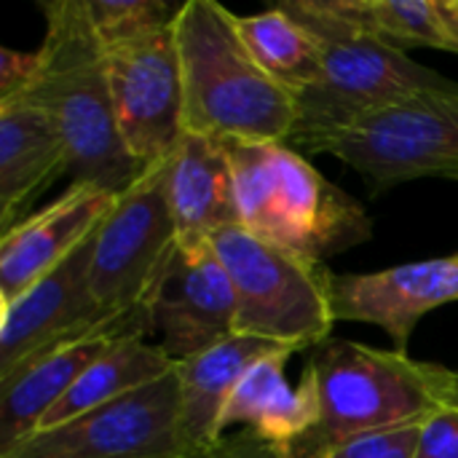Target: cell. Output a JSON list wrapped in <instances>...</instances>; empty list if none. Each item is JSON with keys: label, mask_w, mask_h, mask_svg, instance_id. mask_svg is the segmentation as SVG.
<instances>
[{"label": "cell", "mask_w": 458, "mask_h": 458, "mask_svg": "<svg viewBox=\"0 0 458 458\" xmlns=\"http://www.w3.org/2000/svg\"><path fill=\"white\" fill-rule=\"evenodd\" d=\"M148 335V309L107 314L35 352L21 368L0 381V456L38 432L40 421L75 386V381L118 341Z\"/></svg>", "instance_id": "11"}, {"label": "cell", "mask_w": 458, "mask_h": 458, "mask_svg": "<svg viewBox=\"0 0 458 458\" xmlns=\"http://www.w3.org/2000/svg\"><path fill=\"white\" fill-rule=\"evenodd\" d=\"M290 357L293 352L268 354L244 373L225 405L220 421L223 432L244 424L250 427V432L290 451L317 427V389L309 376H303L298 386H290L284 376Z\"/></svg>", "instance_id": "19"}, {"label": "cell", "mask_w": 458, "mask_h": 458, "mask_svg": "<svg viewBox=\"0 0 458 458\" xmlns=\"http://www.w3.org/2000/svg\"><path fill=\"white\" fill-rule=\"evenodd\" d=\"M233 24L252 59L295 97L317 83L322 70L319 43L282 5L252 16H233Z\"/></svg>", "instance_id": "21"}, {"label": "cell", "mask_w": 458, "mask_h": 458, "mask_svg": "<svg viewBox=\"0 0 458 458\" xmlns=\"http://www.w3.org/2000/svg\"><path fill=\"white\" fill-rule=\"evenodd\" d=\"M105 56L115 121L129 156L142 166L169 158L185 134V97L174 30L166 27L115 46Z\"/></svg>", "instance_id": "10"}, {"label": "cell", "mask_w": 458, "mask_h": 458, "mask_svg": "<svg viewBox=\"0 0 458 458\" xmlns=\"http://www.w3.org/2000/svg\"><path fill=\"white\" fill-rule=\"evenodd\" d=\"M220 443H223V440H220ZM217 448H220V445H217ZM209 458H217V451H215V454H212V456Z\"/></svg>", "instance_id": "28"}, {"label": "cell", "mask_w": 458, "mask_h": 458, "mask_svg": "<svg viewBox=\"0 0 458 458\" xmlns=\"http://www.w3.org/2000/svg\"><path fill=\"white\" fill-rule=\"evenodd\" d=\"M458 303V252L370 274H330L335 322L381 327L405 352L419 319Z\"/></svg>", "instance_id": "13"}, {"label": "cell", "mask_w": 458, "mask_h": 458, "mask_svg": "<svg viewBox=\"0 0 458 458\" xmlns=\"http://www.w3.org/2000/svg\"><path fill=\"white\" fill-rule=\"evenodd\" d=\"M166 199L180 247L209 242L239 225L233 180L223 140L185 131L166 158Z\"/></svg>", "instance_id": "16"}, {"label": "cell", "mask_w": 458, "mask_h": 458, "mask_svg": "<svg viewBox=\"0 0 458 458\" xmlns=\"http://www.w3.org/2000/svg\"><path fill=\"white\" fill-rule=\"evenodd\" d=\"M94 236L97 231L43 279H38L13 301L3 303L0 381L51 341L107 317L91 298Z\"/></svg>", "instance_id": "14"}, {"label": "cell", "mask_w": 458, "mask_h": 458, "mask_svg": "<svg viewBox=\"0 0 458 458\" xmlns=\"http://www.w3.org/2000/svg\"><path fill=\"white\" fill-rule=\"evenodd\" d=\"M419 437H421V424L378 429L344 440L314 458H416Z\"/></svg>", "instance_id": "24"}, {"label": "cell", "mask_w": 458, "mask_h": 458, "mask_svg": "<svg viewBox=\"0 0 458 458\" xmlns=\"http://www.w3.org/2000/svg\"><path fill=\"white\" fill-rule=\"evenodd\" d=\"M105 51L172 27L177 8L164 0H83Z\"/></svg>", "instance_id": "23"}, {"label": "cell", "mask_w": 458, "mask_h": 458, "mask_svg": "<svg viewBox=\"0 0 458 458\" xmlns=\"http://www.w3.org/2000/svg\"><path fill=\"white\" fill-rule=\"evenodd\" d=\"M38 75V51H0V99L24 94Z\"/></svg>", "instance_id": "26"}, {"label": "cell", "mask_w": 458, "mask_h": 458, "mask_svg": "<svg viewBox=\"0 0 458 458\" xmlns=\"http://www.w3.org/2000/svg\"><path fill=\"white\" fill-rule=\"evenodd\" d=\"M67 172V153L46 110L27 94L0 99V228L16 225L27 204Z\"/></svg>", "instance_id": "17"}, {"label": "cell", "mask_w": 458, "mask_h": 458, "mask_svg": "<svg viewBox=\"0 0 458 458\" xmlns=\"http://www.w3.org/2000/svg\"><path fill=\"white\" fill-rule=\"evenodd\" d=\"M115 199L118 193L97 185H70L64 196L0 233V301H13L75 252L99 228Z\"/></svg>", "instance_id": "15"}, {"label": "cell", "mask_w": 458, "mask_h": 458, "mask_svg": "<svg viewBox=\"0 0 458 458\" xmlns=\"http://www.w3.org/2000/svg\"><path fill=\"white\" fill-rule=\"evenodd\" d=\"M282 8L317 38L322 51L317 83L298 94L293 148L405 99L458 86V81L416 62L408 51L368 30L349 0H293L282 3Z\"/></svg>", "instance_id": "3"}, {"label": "cell", "mask_w": 458, "mask_h": 458, "mask_svg": "<svg viewBox=\"0 0 458 458\" xmlns=\"http://www.w3.org/2000/svg\"><path fill=\"white\" fill-rule=\"evenodd\" d=\"M354 16L386 43L458 54L454 0H349Z\"/></svg>", "instance_id": "22"}, {"label": "cell", "mask_w": 458, "mask_h": 458, "mask_svg": "<svg viewBox=\"0 0 458 458\" xmlns=\"http://www.w3.org/2000/svg\"><path fill=\"white\" fill-rule=\"evenodd\" d=\"M150 338L185 362L236 335L233 284L212 244L180 247L145 301Z\"/></svg>", "instance_id": "12"}, {"label": "cell", "mask_w": 458, "mask_h": 458, "mask_svg": "<svg viewBox=\"0 0 458 458\" xmlns=\"http://www.w3.org/2000/svg\"><path fill=\"white\" fill-rule=\"evenodd\" d=\"M46 35L38 46V75L24 91L62 137L72 185L126 191L140 174L118 131L107 56L86 13L83 0L40 5Z\"/></svg>", "instance_id": "1"}, {"label": "cell", "mask_w": 458, "mask_h": 458, "mask_svg": "<svg viewBox=\"0 0 458 458\" xmlns=\"http://www.w3.org/2000/svg\"><path fill=\"white\" fill-rule=\"evenodd\" d=\"M233 16L215 0H188L174 16L185 131L215 140L290 142L298 97L247 51Z\"/></svg>", "instance_id": "2"}, {"label": "cell", "mask_w": 458, "mask_h": 458, "mask_svg": "<svg viewBox=\"0 0 458 458\" xmlns=\"http://www.w3.org/2000/svg\"><path fill=\"white\" fill-rule=\"evenodd\" d=\"M236 295V333L303 352L327 344L335 325L330 268L242 225L209 239Z\"/></svg>", "instance_id": "6"}, {"label": "cell", "mask_w": 458, "mask_h": 458, "mask_svg": "<svg viewBox=\"0 0 458 458\" xmlns=\"http://www.w3.org/2000/svg\"><path fill=\"white\" fill-rule=\"evenodd\" d=\"M416 458H458V405L437 411L421 424Z\"/></svg>", "instance_id": "25"}, {"label": "cell", "mask_w": 458, "mask_h": 458, "mask_svg": "<svg viewBox=\"0 0 458 458\" xmlns=\"http://www.w3.org/2000/svg\"><path fill=\"white\" fill-rule=\"evenodd\" d=\"M317 389V427L290 448L293 458H314L357 435L424 424L458 405V370L413 360L400 349L357 341H327L309 360Z\"/></svg>", "instance_id": "4"}, {"label": "cell", "mask_w": 458, "mask_h": 458, "mask_svg": "<svg viewBox=\"0 0 458 458\" xmlns=\"http://www.w3.org/2000/svg\"><path fill=\"white\" fill-rule=\"evenodd\" d=\"M177 362L150 341L148 335H129L107 349L78 381L75 386L54 405V411L40 421L38 429H51L64 421H72L94 408H102L129 392H137L174 370Z\"/></svg>", "instance_id": "20"}, {"label": "cell", "mask_w": 458, "mask_h": 458, "mask_svg": "<svg viewBox=\"0 0 458 458\" xmlns=\"http://www.w3.org/2000/svg\"><path fill=\"white\" fill-rule=\"evenodd\" d=\"M223 145L242 228L322 263L370 236L365 209L290 142L223 140Z\"/></svg>", "instance_id": "5"}, {"label": "cell", "mask_w": 458, "mask_h": 458, "mask_svg": "<svg viewBox=\"0 0 458 458\" xmlns=\"http://www.w3.org/2000/svg\"><path fill=\"white\" fill-rule=\"evenodd\" d=\"M177 252V228L166 199V158L148 164L118 193L99 223L91 258V298L99 311L145 306Z\"/></svg>", "instance_id": "8"}, {"label": "cell", "mask_w": 458, "mask_h": 458, "mask_svg": "<svg viewBox=\"0 0 458 458\" xmlns=\"http://www.w3.org/2000/svg\"><path fill=\"white\" fill-rule=\"evenodd\" d=\"M0 458H209L182 437L177 365L169 376L51 429Z\"/></svg>", "instance_id": "9"}, {"label": "cell", "mask_w": 458, "mask_h": 458, "mask_svg": "<svg viewBox=\"0 0 458 458\" xmlns=\"http://www.w3.org/2000/svg\"><path fill=\"white\" fill-rule=\"evenodd\" d=\"M276 352H290V349L236 333L228 341L185 362H177L182 437L196 456H212L217 451L223 440L220 421L233 389L258 360Z\"/></svg>", "instance_id": "18"}, {"label": "cell", "mask_w": 458, "mask_h": 458, "mask_svg": "<svg viewBox=\"0 0 458 458\" xmlns=\"http://www.w3.org/2000/svg\"><path fill=\"white\" fill-rule=\"evenodd\" d=\"M217 458H293L287 448L244 429L233 437H223L220 448H217Z\"/></svg>", "instance_id": "27"}, {"label": "cell", "mask_w": 458, "mask_h": 458, "mask_svg": "<svg viewBox=\"0 0 458 458\" xmlns=\"http://www.w3.org/2000/svg\"><path fill=\"white\" fill-rule=\"evenodd\" d=\"M301 148L344 161L373 196L424 177L458 180V86L370 113Z\"/></svg>", "instance_id": "7"}]
</instances>
